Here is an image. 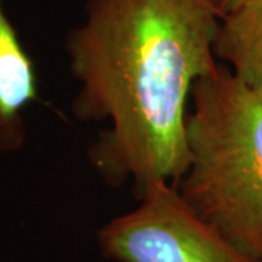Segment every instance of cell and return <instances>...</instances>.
Here are the masks:
<instances>
[{"label":"cell","instance_id":"cell-1","mask_svg":"<svg viewBox=\"0 0 262 262\" xmlns=\"http://www.w3.org/2000/svg\"><path fill=\"white\" fill-rule=\"evenodd\" d=\"M66 54L77 83L72 113L105 122L88 160L106 185L136 195L187 163L185 128L195 83L220 61L222 15L211 0H88Z\"/></svg>","mask_w":262,"mask_h":262},{"label":"cell","instance_id":"cell-2","mask_svg":"<svg viewBox=\"0 0 262 262\" xmlns=\"http://www.w3.org/2000/svg\"><path fill=\"white\" fill-rule=\"evenodd\" d=\"M185 144L179 195L262 262V94L220 63L192 89Z\"/></svg>","mask_w":262,"mask_h":262},{"label":"cell","instance_id":"cell-3","mask_svg":"<svg viewBox=\"0 0 262 262\" xmlns=\"http://www.w3.org/2000/svg\"><path fill=\"white\" fill-rule=\"evenodd\" d=\"M139 204L98 230L105 259L113 262H259L242 252L179 195L158 181L137 194Z\"/></svg>","mask_w":262,"mask_h":262},{"label":"cell","instance_id":"cell-4","mask_svg":"<svg viewBox=\"0 0 262 262\" xmlns=\"http://www.w3.org/2000/svg\"><path fill=\"white\" fill-rule=\"evenodd\" d=\"M38 88L35 64L0 0V153L16 151L25 144L24 115L39 99Z\"/></svg>","mask_w":262,"mask_h":262},{"label":"cell","instance_id":"cell-5","mask_svg":"<svg viewBox=\"0 0 262 262\" xmlns=\"http://www.w3.org/2000/svg\"><path fill=\"white\" fill-rule=\"evenodd\" d=\"M214 53L242 82L262 94V0H249L222 18Z\"/></svg>","mask_w":262,"mask_h":262},{"label":"cell","instance_id":"cell-6","mask_svg":"<svg viewBox=\"0 0 262 262\" xmlns=\"http://www.w3.org/2000/svg\"><path fill=\"white\" fill-rule=\"evenodd\" d=\"M217 12L222 15V18L226 16L227 13L236 10L239 6H242L244 3L249 2V0H211Z\"/></svg>","mask_w":262,"mask_h":262}]
</instances>
